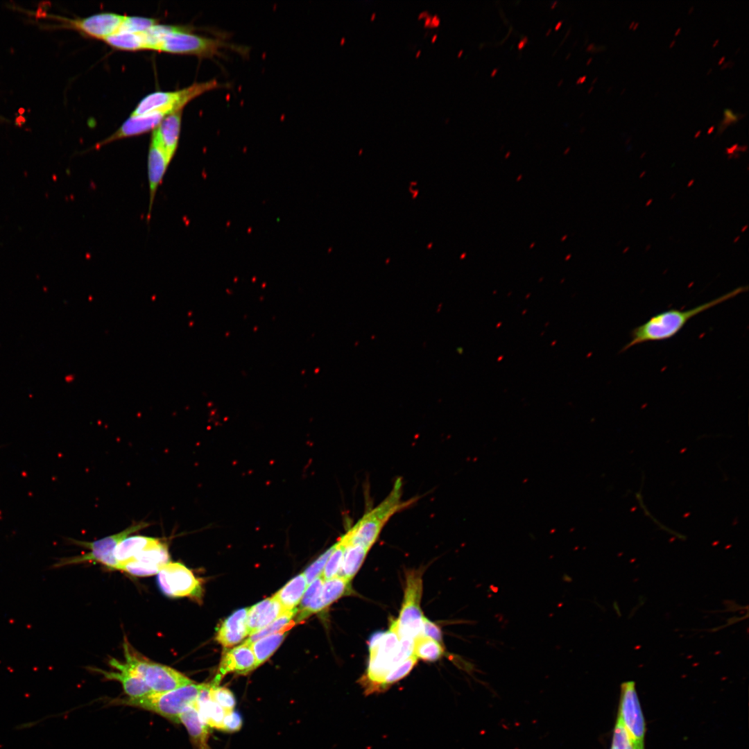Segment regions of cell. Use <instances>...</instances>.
<instances>
[{
    "mask_svg": "<svg viewBox=\"0 0 749 749\" xmlns=\"http://www.w3.org/2000/svg\"><path fill=\"white\" fill-rule=\"evenodd\" d=\"M747 287H739L716 299L687 310L671 309L653 316L630 332V341L622 347L623 352L635 345L646 342L662 341L675 336L694 316L746 291Z\"/></svg>",
    "mask_w": 749,
    "mask_h": 749,
    "instance_id": "obj_1",
    "label": "cell"
},
{
    "mask_svg": "<svg viewBox=\"0 0 749 749\" xmlns=\"http://www.w3.org/2000/svg\"><path fill=\"white\" fill-rule=\"evenodd\" d=\"M402 481L397 478L387 497L376 507L368 511L343 535L346 544H360L368 549L377 541L390 518L414 502L402 501Z\"/></svg>",
    "mask_w": 749,
    "mask_h": 749,
    "instance_id": "obj_2",
    "label": "cell"
},
{
    "mask_svg": "<svg viewBox=\"0 0 749 749\" xmlns=\"http://www.w3.org/2000/svg\"><path fill=\"white\" fill-rule=\"evenodd\" d=\"M204 685L193 682L171 691L121 699L120 703L153 712L173 723H180V714L187 707L196 704Z\"/></svg>",
    "mask_w": 749,
    "mask_h": 749,
    "instance_id": "obj_3",
    "label": "cell"
},
{
    "mask_svg": "<svg viewBox=\"0 0 749 749\" xmlns=\"http://www.w3.org/2000/svg\"><path fill=\"white\" fill-rule=\"evenodd\" d=\"M191 30L192 28L181 26L178 30L169 33L164 40L160 51L204 58L221 55V49H230L242 55H247L248 53L249 49L245 46H238L220 38L192 33Z\"/></svg>",
    "mask_w": 749,
    "mask_h": 749,
    "instance_id": "obj_4",
    "label": "cell"
},
{
    "mask_svg": "<svg viewBox=\"0 0 749 749\" xmlns=\"http://www.w3.org/2000/svg\"><path fill=\"white\" fill-rule=\"evenodd\" d=\"M123 647L125 663L145 682L153 692L171 691L194 682L170 666L141 657L126 642Z\"/></svg>",
    "mask_w": 749,
    "mask_h": 749,
    "instance_id": "obj_5",
    "label": "cell"
},
{
    "mask_svg": "<svg viewBox=\"0 0 749 749\" xmlns=\"http://www.w3.org/2000/svg\"><path fill=\"white\" fill-rule=\"evenodd\" d=\"M227 87V84H221L216 79H212L203 83H196L175 91L155 92L144 97L131 115H141L160 110L172 114L182 110L189 102L205 92Z\"/></svg>",
    "mask_w": 749,
    "mask_h": 749,
    "instance_id": "obj_6",
    "label": "cell"
},
{
    "mask_svg": "<svg viewBox=\"0 0 749 749\" xmlns=\"http://www.w3.org/2000/svg\"><path fill=\"white\" fill-rule=\"evenodd\" d=\"M422 592V572L418 570L406 571L404 601L399 617L395 619L400 638L414 639L422 632L424 617L420 608Z\"/></svg>",
    "mask_w": 749,
    "mask_h": 749,
    "instance_id": "obj_7",
    "label": "cell"
},
{
    "mask_svg": "<svg viewBox=\"0 0 749 749\" xmlns=\"http://www.w3.org/2000/svg\"><path fill=\"white\" fill-rule=\"evenodd\" d=\"M150 525L141 522L132 524L123 531L94 542L74 541L77 544L90 549L89 553L60 560L55 567L78 564L85 562H96L113 569L119 570V564L114 557V551L117 544L124 538L134 532L139 531Z\"/></svg>",
    "mask_w": 749,
    "mask_h": 749,
    "instance_id": "obj_8",
    "label": "cell"
},
{
    "mask_svg": "<svg viewBox=\"0 0 749 749\" xmlns=\"http://www.w3.org/2000/svg\"><path fill=\"white\" fill-rule=\"evenodd\" d=\"M157 582L161 592L169 597L199 599L202 595L200 580L180 562L167 563L157 574Z\"/></svg>",
    "mask_w": 749,
    "mask_h": 749,
    "instance_id": "obj_9",
    "label": "cell"
},
{
    "mask_svg": "<svg viewBox=\"0 0 749 749\" xmlns=\"http://www.w3.org/2000/svg\"><path fill=\"white\" fill-rule=\"evenodd\" d=\"M618 717L630 738L633 749H644L645 722L633 681L621 685Z\"/></svg>",
    "mask_w": 749,
    "mask_h": 749,
    "instance_id": "obj_10",
    "label": "cell"
},
{
    "mask_svg": "<svg viewBox=\"0 0 749 749\" xmlns=\"http://www.w3.org/2000/svg\"><path fill=\"white\" fill-rule=\"evenodd\" d=\"M169 562L166 544L156 538L134 558L120 564L119 570L135 576H150L157 574Z\"/></svg>",
    "mask_w": 749,
    "mask_h": 749,
    "instance_id": "obj_11",
    "label": "cell"
},
{
    "mask_svg": "<svg viewBox=\"0 0 749 749\" xmlns=\"http://www.w3.org/2000/svg\"><path fill=\"white\" fill-rule=\"evenodd\" d=\"M124 17L113 12H101L85 18L65 19V23L84 34L104 40L117 32Z\"/></svg>",
    "mask_w": 749,
    "mask_h": 749,
    "instance_id": "obj_12",
    "label": "cell"
},
{
    "mask_svg": "<svg viewBox=\"0 0 749 749\" xmlns=\"http://www.w3.org/2000/svg\"><path fill=\"white\" fill-rule=\"evenodd\" d=\"M257 663L250 644L246 642L227 651L223 655L218 672L212 681L218 685L222 678L229 673L246 674L255 668Z\"/></svg>",
    "mask_w": 749,
    "mask_h": 749,
    "instance_id": "obj_13",
    "label": "cell"
},
{
    "mask_svg": "<svg viewBox=\"0 0 749 749\" xmlns=\"http://www.w3.org/2000/svg\"><path fill=\"white\" fill-rule=\"evenodd\" d=\"M163 110H155L141 115H131L119 128L112 135L98 143L96 148L107 144L113 141L139 135L154 130L168 116Z\"/></svg>",
    "mask_w": 749,
    "mask_h": 749,
    "instance_id": "obj_14",
    "label": "cell"
},
{
    "mask_svg": "<svg viewBox=\"0 0 749 749\" xmlns=\"http://www.w3.org/2000/svg\"><path fill=\"white\" fill-rule=\"evenodd\" d=\"M171 160L169 157L164 150L151 137L148 154V179L149 185V206L148 210V221L150 218L152 207L154 200L162 182L164 175Z\"/></svg>",
    "mask_w": 749,
    "mask_h": 749,
    "instance_id": "obj_15",
    "label": "cell"
},
{
    "mask_svg": "<svg viewBox=\"0 0 749 749\" xmlns=\"http://www.w3.org/2000/svg\"><path fill=\"white\" fill-rule=\"evenodd\" d=\"M109 663L118 671L95 670L102 673L107 679L114 680L121 682L128 698H138L153 692L145 682L126 663H122L114 658H111Z\"/></svg>",
    "mask_w": 749,
    "mask_h": 749,
    "instance_id": "obj_16",
    "label": "cell"
},
{
    "mask_svg": "<svg viewBox=\"0 0 749 749\" xmlns=\"http://www.w3.org/2000/svg\"><path fill=\"white\" fill-rule=\"evenodd\" d=\"M350 583L344 578L336 576L325 580L316 599L302 612L298 613L297 621L304 620L309 615L322 611L350 592Z\"/></svg>",
    "mask_w": 749,
    "mask_h": 749,
    "instance_id": "obj_17",
    "label": "cell"
},
{
    "mask_svg": "<svg viewBox=\"0 0 749 749\" xmlns=\"http://www.w3.org/2000/svg\"><path fill=\"white\" fill-rule=\"evenodd\" d=\"M248 609L242 608L235 611L218 628L216 639L223 647L232 646L248 635Z\"/></svg>",
    "mask_w": 749,
    "mask_h": 749,
    "instance_id": "obj_18",
    "label": "cell"
},
{
    "mask_svg": "<svg viewBox=\"0 0 749 749\" xmlns=\"http://www.w3.org/2000/svg\"><path fill=\"white\" fill-rule=\"evenodd\" d=\"M182 110L166 116L153 130V137L172 160L178 146Z\"/></svg>",
    "mask_w": 749,
    "mask_h": 749,
    "instance_id": "obj_19",
    "label": "cell"
},
{
    "mask_svg": "<svg viewBox=\"0 0 749 749\" xmlns=\"http://www.w3.org/2000/svg\"><path fill=\"white\" fill-rule=\"evenodd\" d=\"M284 612L274 596L266 599L248 609V635L266 627Z\"/></svg>",
    "mask_w": 749,
    "mask_h": 749,
    "instance_id": "obj_20",
    "label": "cell"
},
{
    "mask_svg": "<svg viewBox=\"0 0 749 749\" xmlns=\"http://www.w3.org/2000/svg\"><path fill=\"white\" fill-rule=\"evenodd\" d=\"M180 723L187 730L194 749H211L208 745L211 728L202 721L196 704L182 712Z\"/></svg>",
    "mask_w": 749,
    "mask_h": 749,
    "instance_id": "obj_21",
    "label": "cell"
},
{
    "mask_svg": "<svg viewBox=\"0 0 749 749\" xmlns=\"http://www.w3.org/2000/svg\"><path fill=\"white\" fill-rule=\"evenodd\" d=\"M211 683H205L196 703V708L202 721L210 728L219 730L226 712L209 698Z\"/></svg>",
    "mask_w": 749,
    "mask_h": 749,
    "instance_id": "obj_22",
    "label": "cell"
},
{
    "mask_svg": "<svg viewBox=\"0 0 749 749\" xmlns=\"http://www.w3.org/2000/svg\"><path fill=\"white\" fill-rule=\"evenodd\" d=\"M308 586L303 574H300L280 589L273 596L280 604L284 612L296 610Z\"/></svg>",
    "mask_w": 749,
    "mask_h": 749,
    "instance_id": "obj_23",
    "label": "cell"
},
{
    "mask_svg": "<svg viewBox=\"0 0 749 749\" xmlns=\"http://www.w3.org/2000/svg\"><path fill=\"white\" fill-rule=\"evenodd\" d=\"M345 544L342 563L337 576L351 580L361 568L370 549L357 544L345 543Z\"/></svg>",
    "mask_w": 749,
    "mask_h": 749,
    "instance_id": "obj_24",
    "label": "cell"
},
{
    "mask_svg": "<svg viewBox=\"0 0 749 749\" xmlns=\"http://www.w3.org/2000/svg\"><path fill=\"white\" fill-rule=\"evenodd\" d=\"M155 539L142 535L126 537L116 546L114 557L119 565L124 563L134 558Z\"/></svg>",
    "mask_w": 749,
    "mask_h": 749,
    "instance_id": "obj_25",
    "label": "cell"
},
{
    "mask_svg": "<svg viewBox=\"0 0 749 749\" xmlns=\"http://www.w3.org/2000/svg\"><path fill=\"white\" fill-rule=\"evenodd\" d=\"M444 653L442 644L429 637L420 634L413 639V655L417 659L434 662L440 659Z\"/></svg>",
    "mask_w": 749,
    "mask_h": 749,
    "instance_id": "obj_26",
    "label": "cell"
},
{
    "mask_svg": "<svg viewBox=\"0 0 749 749\" xmlns=\"http://www.w3.org/2000/svg\"><path fill=\"white\" fill-rule=\"evenodd\" d=\"M286 632L273 633L250 644L257 666L267 660L284 640Z\"/></svg>",
    "mask_w": 749,
    "mask_h": 749,
    "instance_id": "obj_27",
    "label": "cell"
},
{
    "mask_svg": "<svg viewBox=\"0 0 749 749\" xmlns=\"http://www.w3.org/2000/svg\"><path fill=\"white\" fill-rule=\"evenodd\" d=\"M104 41L117 49L126 51L146 49L143 32H116L105 37Z\"/></svg>",
    "mask_w": 749,
    "mask_h": 749,
    "instance_id": "obj_28",
    "label": "cell"
},
{
    "mask_svg": "<svg viewBox=\"0 0 749 749\" xmlns=\"http://www.w3.org/2000/svg\"><path fill=\"white\" fill-rule=\"evenodd\" d=\"M297 609L287 612H284L270 624L259 630L257 632L249 636L245 642L251 644L267 635L278 632H287L295 624L292 619L296 614Z\"/></svg>",
    "mask_w": 749,
    "mask_h": 749,
    "instance_id": "obj_29",
    "label": "cell"
},
{
    "mask_svg": "<svg viewBox=\"0 0 749 749\" xmlns=\"http://www.w3.org/2000/svg\"><path fill=\"white\" fill-rule=\"evenodd\" d=\"M181 26L159 24L158 23L143 32L146 49L160 51L165 37Z\"/></svg>",
    "mask_w": 749,
    "mask_h": 749,
    "instance_id": "obj_30",
    "label": "cell"
},
{
    "mask_svg": "<svg viewBox=\"0 0 749 749\" xmlns=\"http://www.w3.org/2000/svg\"><path fill=\"white\" fill-rule=\"evenodd\" d=\"M345 545L343 537L334 544V550L329 557L320 575V577L324 581L338 576L342 563Z\"/></svg>",
    "mask_w": 749,
    "mask_h": 749,
    "instance_id": "obj_31",
    "label": "cell"
},
{
    "mask_svg": "<svg viewBox=\"0 0 749 749\" xmlns=\"http://www.w3.org/2000/svg\"><path fill=\"white\" fill-rule=\"evenodd\" d=\"M209 689V698L226 712L234 710L236 699L233 693L227 688L219 687L212 682Z\"/></svg>",
    "mask_w": 749,
    "mask_h": 749,
    "instance_id": "obj_32",
    "label": "cell"
},
{
    "mask_svg": "<svg viewBox=\"0 0 749 749\" xmlns=\"http://www.w3.org/2000/svg\"><path fill=\"white\" fill-rule=\"evenodd\" d=\"M157 23V20L153 18L125 16L117 32L141 33Z\"/></svg>",
    "mask_w": 749,
    "mask_h": 749,
    "instance_id": "obj_33",
    "label": "cell"
},
{
    "mask_svg": "<svg viewBox=\"0 0 749 749\" xmlns=\"http://www.w3.org/2000/svg\"><path fill=\"white\" fill-rule=\"evenodd\" d=\"M417 661V659L412 655L396 665L386 680L385 687L386 690L393 684L406 677L413 669Z\"/></svg>",
    "mask_w": 749,
    "mask_h": 749,
    "instance_id": "obj_34",
    "label": "cell"
},
{
    "mask_svg": "<svg viewBox=\"0 0 749 749\" xmlns=\"http://www.w3.org/2000/svg\"><path fill=\"white\" fill-rule=\"evenodd\" d=\"M334 548V545L329 548L306 569L303 574L308 585L321 575Z\"/></svg>",
    "mask_w": 749,
    "mask_h": 749,
    "instance_id": "obj_35",
    "label": "cell"
},
{
    "mask_svg": "<svg viewBox=\"0 0 749 749\" xmlns=\"http://www.w3.org/2000/svg\"><path fill=\"white\" fill-rule=\"evenodd\" d=\"M611 749H633L630 738L618 716L614 729Z\"/></svg>",
    "mask_w": 749,
    "mask_h": 749,
    "instance_id": "obj_36",
    "label": "cell"
},
{
    "mask_svg": "<svg viewBox=\"0 0 749 749\" xmlns=\"http://www.w3.org/2000/svg\"><path fill=\"white\" fill-rule=\"evenodd\" d=\"M324 580L320 576L308 585L300 601V605L298 610L299 612L306 610L316 599L320 592Z\"/></svg>",
    "mask_w": 749,
    "mask_h": 749,
    "instance_id": "obj_37",
    "label": "cell"
},
{
    "mask_svg": "<svg viewBox=\"0 0 749 749\" xmlns=\"http://www.w3.org/2000/svg\"><path fill=\"white\" fill-rule=\"evenodd\" d=\"M243 721L241 715L236 711L227 712L223 718L218 730L225 732H235L242 727Z\"/></svg>",
    "mask_w": 749,
    "mask_h": 749,
    "instance_id": "obj_38",
    "label": "cell"
},
{
    "mask_svg": "<svg viewBox=\"0 0 749 749\" xmlns=\"http://www.w3.org/2000/svg\"><path fill=\"white\" fill-rule=\"evenodd\" d=\"M421 635L442 644V632L438 626L425 617L423 619Z\"/></svg>",
    "mask_w": 749,
    "mask_h": 749,
    "instance_id": "obj_39",
    "label": "cell"
},
{
    "mask_svg": "<svg viewBox=\"0 0 749 749\" xmlns=\"http://www.w3.org/2000/svg\"><path fill=\"white\" fill-rule=\"evenodd\" d=\"M724 114H725V118L728 119L732 121L733 122L737 121L739 119L738 116L736 115V114H734L732 111L731 110H730V109H728V108L725 109L724 110Z\"/></svg>",
    "mask_w": 749,
    "mask_h": 749,
    "instance_id": "obj_40",
    "label": "cell"
},
{
    "mask_svg": "<svg viewBox=\"0 0 749 749\" xmlns=\"http://www.w3.org/2000/svg\"><path fill=\"white\" fill-rule=\"evenodd\" d=\"M527 41H528V39L526 37H525L524 40H522L518 43V45H517L518 49H522Z\"/></svg>",
    "mask_w": 749,
    "mask_h": 749,
    "instance_id": "obj_41",
    "label": "cell"
},
{
    "mask_svg": "<svg viewBox=\"0 0 749 749\" xmlns=\"http://www.w3.org/2000/svg\"><path fill=\"white\" fill-rule=\"evenodd\" d=\"M585 79H586V76H582V77H580V78H578V79L577 80V81H576V83H577V84H578V83H583V82H584V81L585 80Z\"/></svg>",
    "mask_w": 749,
    "mask_h": 749,
    "instance_id": "obj_42",
    "label": "cell"
},
{
    "mask_svg": "<svg viewBox=\"0 0 749 749\" xmlns=\"http://www.w3.org/2000/svg\"><path fill=\"white\" fill-rule=\"evenodd\" d=\"M562 23V21H558V23L555 26V30H558L561 26Z\"/></svg>",
    "mask_w": 749,
    "mask_h": 749,
    "instance_id": "obj_43",
    "label": "cell"
},
{
    "mask_svg": "<svg viewBox=\"0 0 749 749\" xmlns=\"http://www.w3.org/2000/svg\"><path fill=\"white\" fill-rule=\"evenodd\" d=\"M714 126H711V127H710V128H709V129H708V130H707V133H708V134H710V133H712V131L714 130Z\"/></svg>",
    "mask_w": 749,
    "mask_h": 749,
    "instance_id": "obj_44",
    "label": "cell"
},
{
    "mask_svg": "<svg viewBox=\"0 0 749 749\" xmlns=\"http://www.w3.org/2000/svg\"><path fill=\"white\" fill-rule=\"evenodd\" d=\"M725 59V56H723L721 58H720V60L718 61V64H721L723 62Z\"/></svg>",
    "mask_w": 749,
    "mask_h": 749,
    "instance_id": "obj_45",
    "label": "cell"
},
{
    "mask_svg": "<svg viewBox=\"0 0 749 749\" xmlns=\"http://www.w3.org/2000/svg\"><path fill=\"white\" fill-rule=\"evenodd\" d=\"M497 71V69H494L491 73V76H494Z\"/></svg>",
    "mask_w": 749,
    "mask_h": 749,
    "instance_id": "obj_46",
    "label": "cell"
},
{
    "mask_svg": "<svg viewBox=\"0 0 749 749\" xmlns=\"http://www.w3.org/2000/svg\"><path fill=\"white\" fill-rule=\"evenodd\" d=\"M718 41H719V40H718V39H716V40H715V41L714 42V44H713V45H712V46H713V47H714V46H716V44H718Z\"/></svg>",
    "mask_w": 749,
    "mask_h": 749,
    "instance_id": "obj_47",
    "label": "cell"
},
{
    "mask_svg": "<svg viewBox=\"0 0 749 749\" xmlns=\"http://www.w3.org/2000/svg\"><path fill=\"white\" fill-rule=\"evenodd\" d=\"M680 30H681V28H678V29H677V30L675 31V35H678V34H679V32L680 31Z\"/></svg>",
    "mask_w": 749,
    "mask_h": 749,
    "instance_id": "obj_48",
    "label": "cell"
},
{
    "mask_svg": "<svg viewBox=\"0 0 749 749\" xmlns=\"http://www.w3.org/2000/svg\"><path fill=\"white\" fill-rule=\"evenodd\" d=\"M675 40H673V41H672V42H671L670 45H669V47H672V46H673L674 45V44H675Z\"/></svg>",
    "mask_w": 749,
    "mask_h": 749,
    "instance_id": "obj_49",
    "label": "cell"
},
{
    "mask_svg": "<svg viewBox=\"0 0 749 749\" xmlns=\"http://www.w3.org/2000/svg\"><path fill=\"white\" fill-rule=\"evenodd\" d=\"M558 3V1H556L555 2H553V5H552V6H551V8H554V7L556 6V3Z\"/></svg>",
    "mask_w": 749,
    "mask_h": 749,
    "instance_id": "obj_50",
    "label": "cell"
},
{
    "mask_svg": "<svg viewBox=\"0 0 749 749\" xmlns=\"http://www.w3.org/2000/svg\"><path fill=\"white\" fill-rule=\"evenodd\" d=\"M592 58H589V60H587V64H589L590 63V62L592 61Z\"/></svg>",
    "mask_w": 749,
    "mask_h": 749,
    "instance_id": "obj_51",
    "label": "cell"
},
{
    "mask_svg": "<svg viewBox=\"0 0 749 749\" xmlns=\"http://www.w3.org/2000/svg\"><path fill=\"white\" fill-rule=\"evenodd\" d=\"M634 24H635V22H634V21H632V23H631V24H630V26H629V28H632V27L633 26Z\"/></svg>",
    "mask_w": 749,
    "mask_h": 749,
    "instance_id": "obj_52",
    "label": "cell"
},
{
    "mask_svg": "<svg viewBox=\"0 0 749 749\" xmlns=\"http://www.w3.org/2000/svg\"><path fill=\"white\" fill-rule=\"evenodd\" d=\"M700 132H701V130H698V132H696V134L695 137H698V135H700Z\"/></svg>",
    "mask_w": 749,
    "mask_h": 749,
    "instance_id": "obj_53",
    "label": "cell"
},
{
    "mask_svg": "<svg viewBox=\"0 0 749 749\" xmlns=\"http://www.w3.org/2000/svg\"><path fill=\"white\" fill-rule=\"evenodd\" d=\"M638 25H639V23H636V24H635V26L633 27V30L636 29V28H637V26Z\"/></svg>",
    "mask_w": 749,
    "mask_h": 749,
    "instance_id": "obj_54",
    "label": "cell"
},
{
    "mask_svg": "<svg viewBox=\"0 0 749 749\" xmlns=\"http://www.w3.org/2000/svg\"><path fill=\"white\" fill-rule=\"evenodd\" d=\"M551 28H550L549 30H548V31H547V33H546V35H549V33H550V32H551Z\"/></svg>",
    "mask_w": 749,
    "mask_h": 749,
    "instance_id": "obj_55",
    "label": "cell"
},
{
    "mask_svg": "<svg viewBox=\"0 0 749 749\" xmlns=\"http://www.w3.org/2000/svg\"><path fill=\"white\" fill-rule=\"evenodd\" d=\"M592 89H593V87H592L590 88V89H589V90L588 91V93H589V92H591V91L592 90Z\"/></svg>",
    "mask_w": 749,
    "mask_h": 749,
    "instance_id": "obj_56",
    "label": "cell"
},
{
    "mask_svg": "<svg viewBox=\"0 0 749 749\" xmlns=\"http://www.w3.org/2000/svg\"><path fill=\"white\" fill-rule=\"evenodd\" d=\"M693 8H694V7H691V8H690V10H689V12H691V10H692Z\"/></svg>",
    "mask_w": 749,
    "mask_h": 749,
    "instance_id": "obj_57",
    "label": "cell"
},
{
    "mask_svg": "<svg viewBox=\"0 0 749 749\" xmlns=\"http://www.w3.org/2000/svg\"><path fill=\"white\" fill-rule=\"evenodd\" d=\"M562 82V80H561V81L559 82L558 85H561Z\"/></svg>",
    "mask_w": 749,
    "mask_h": 749,
    "instance_id": "obj_58",
    "label": "cell"
}]
</instances>
